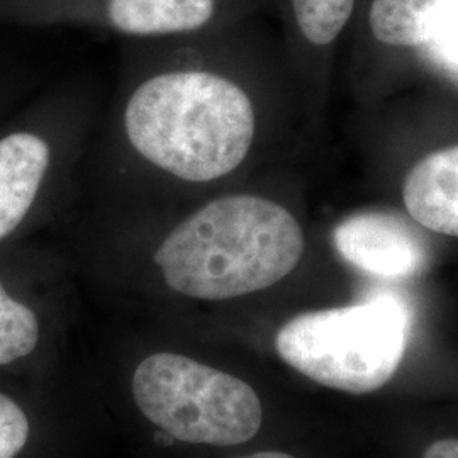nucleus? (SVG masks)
Returning <instances> with one entry per match:
<instances>
[{
	"label": "nucleus",
	"mask_w": 458,
	"mask_h": 458,
	"mask_svg": "<svg viewBox=\"0 0 458 458\" xmlns=\"http://www.w3.org/2000/svg\"><path fill=\"white\" fill-rule=\"evenodd\" d=\"M238 24L123 43L77 209L172 204L242 182L262 141L263 114Z\"/></svg>",
	"instance_id": "obj_1"
},
{
	"label": "nucleus",
	"mask_w": 458,
	"mask_h": 458,
	"mask_svg": "<svg viewBox=\"0 0 458 458\" xmlns=\"http://www.w3.org/2000/svg\"><path fill=\"white\" fill-rule=\"evenodd\" d=\"M295 38L308 49L331 47L348 24L355 0H285Z\"/></svg>",
	"instance_id": "obj_10"
},
{
	"label": "nucleus",
	"mask_w": 458,
	"mask_h": 458,
	"mask_svg": "<svg viewBox=\"0 0 458 458\" xmlns=\"http://www.w3.org/2000/svg\"><path fill=\"white\" fill-rule=\"evenodd\" d=\"M132 395L148 420L179 442L233 446L262 426V403L246 382L177 353L141 361Z\"/></svg>",
	"instance_id": "obj_5"
},
{
	"label": "nucleus",
	"mask_w": 458,
	"mask_h": 458,
	"mask_svg": "<svg viewBox=\"0 0 458 458\" xmlns=\"http://www.w3.org/2000/svg\"><path fill=\"white\" fill-rule=\"evenodd\" d=\"M30 437V421L11 397L0 394V458H16Z\"/></svg>",
	"instance_id": "obj_13"
},
{
	"label": "nucleus",
	"mask_w": 458,
	"mask_h": 458,
	"mask_svg": "<svg viewBox=\"0 0 458 458\" xmlns=\"http://www.w3.org/2000/svg\"><path fill=\"white\" fill-rule=\"evenodd\" d=\"M53 81L45 66L0 48V123Z\"/></svg>",
	"instance_id": "obj_12"
},
{
	"label": "nucleus",
	"mask_w": 458,
	"mask_h": 458,
	"mask_svg": "<svg viewBox=\"0 0 458 458\" xmlns=\"http://www.w3.org/2000/svg\"><path fill=\"white\" fill-rule=\"evenodd\" d=\"M85 225L145 257L168 294L219 304L272 289L306 253V229L282 199L242 182L172 204L81 208Z\"/></svg>",
	"instance_id": "obj_2"
},
{
	"label": "nucleus",
	"mask_w": 458,
	"mask_h": 458,
	"mask_svg": "<svg viewBox=\"0 0 458 458\" xmlns=\"http://www.w3.org/2000/svg\"><path fill=\"white\" fill-rule=\"evenodd\" d=\"M423 458H458V440H440L426 448Z\"/></svg>",
	"instance_id": "obj_15"
},
{
	"label": "nucleus",
	"mask_w": 458,
	"mask_h": 458,
	"mask_svg": "<svg viewBox=\"0 0 458 458\" xmlns=\"http://www.w3.org/2000/svg\"><path fill=\"white\" fill-rule=\"evenodd\" d=\"M41 335L39 316L22 299L13 294L0 276V365L33 353Z\"/></svg>",
	"instance_id": "obj_11"
},
{
	"label": "nucleus",
	"mask_w": 458,
	"mask_h": 458,
	"mask_svg": "<svg viewBox=\"0 0 458 458\" xmlns=\"http://www.w3.org/2000/svg\"><path fill=\"white\" fill-rule=\"evenodd\" d=\"M242 458H295L289 454H282V452H262V454H255V455H248Z\"/></svg>",
	"instance_id": "obj_16"
},
{
	"label": "nucleus",
	"mask_w": 458,
	"mask_h": 458,
	"mask_svg": "<svg viewBox=\"0 0 458 458\" xmlns=\"http://www.w3.org/2000/svg\"><path fill=\"white\" fill-rule=\"evenodd\" d=\"M331 242L344 262L377 277H411L428 260L423 234L394 214L348 216L333 229Z\"/></svg>",
	"instance_id": "obj_7"
},
{
	"label": "nucleus",
	"mask_w": 458,
	"mask_h": 458,
	"mask_svg": "<svg viewBox=\"0 0 458 458\" xmlns=\"http://www.w3.org/2000/svg\"><path fill=\"white\" fill-rule=\"evenodd\" d=\"M257 0H0V19L158 41L223 30Z\"/></svg>",
	"instance_id": "obj_6"
},
{
	"label": "nucleus",
	"mask_w": 458,
	"mask_h": 458,
	"mask_svg": "<svg viewBox=\"0 0 458 458\" xmlns=\"http://www.w3.org/2000/svg\"><path fill=\"white\" fill-rule=\"evenodd\" d=\"M423 48L429 49L435 60L458 72V7L443 19L440 28Z\"/></svg>",
	"instance_id": "obj_14"
},
{
	"label": "nucleus",
	"mask_w": 458,
	"mask_h": 458,
	"mask_svg": "<svg viewBox=\"0 0 458 458\" xmlns=\"http://www.w3.org/2000/svg\"><path fill=\"white\" fill-rule=\"evenodd\" d=\"M458 0H372L370 30L389 47H426Z\"/></svg>",
	"instance_id": "obj_9"
},
{
	"label": "nucleus",
	"mask_w": 458,
	"mask_h": 458,
	"mask_svg": "<svg viewBox=\"0 0 458 458\" xmlns=\"http://www.w3.org/2000/svg\"><path fill=\"white\" fill-rule=\"evenodd\" d=\"M403 196L418 225L458 238V147L435 151L416 165Z\"/></svg>",
	"instance_id": "obj_8"
},
{
	"label": "nucleus",
	"mask_w": 458,
	"mask_h": 458,
	"mask_svg": "<svg viewBox=\"0 0 458 458\" xmlns=\"http://www.w3.org/2000/svg\"><path fill=\"white\" fill-rule=\"evenodd\" d=\"M102 106L96 82L72 75L0 123V246L77 213Z\"/></svg>",
	"instance_id": "obj_3"
},
{
	"label": "nucleus",
	"mask_w": 458,
	"mask_h": 458,
	"mask_svg": "<svg viewBox=\"0 0 458 458\" xmlns=\"http://www.w3.org/2000/svg\"><path fill=\"white\" fill-rule=\"evenodd\" d=\"M411 318L393 295L301 312L278 329L280 359L314 382L350 394L374 393L404 359Z\"/></svg>",
	"instance_id": "obj_4"
}]
</instances>
